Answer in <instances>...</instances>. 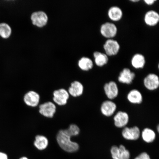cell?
<instances>
[{
    "label": "cell",
    "instance_id": "6da1fadb",
    "mask_svg": "<svg viewBox=\"0 0 159 159\" xmlns=\"http://www.w3.org/2000/svg\"><path fill=\"white\" fill-rule=\"evenodd\" d=\"M72 137V134L67 129L60 130L57 134V143L61 148L67 152H76L79 149V144L71 140Z\"/></svg>",
    "mask_w": 159,
    "mask_h": 159
},
{
    "label": "cell",
    "instance_id": "7a4b0ae2",
    "mask_svg": "<svg viewBox=\"0 0 159 159\" xmlns=\"http://www.w3.org/2000/svg\"><path fill=\"white\" fill-rule=\"evenodd\" d=\"M31 20L34 25L41 28L47 25L48 17L46 13L43 11H35L31 16Z\"/></svg>",
    "mask_w": 159,
    "mask_h": 159
},
{
    "label": "cell",
    "instance_id": "3957f363",
    "mask_svg": "<svg viewBox=\"0 0 159 159\" xmlns=\"http://www.w3.org/2000/svg\"><path fill=\"white\" fill-rule=\"evenodd\" d=\"M101 34L108 39H112L116 36L118 29L114 23L107 22L101 25L100 30Z\"/></svg>",
    "mask_w": 159,
    "mask_h": 159
},
{
    "label": "cell",
    "instance_id": "277c9868",
    "mask_svg": "<svg viewBox=\"0 0 159 159\" xmlns=\"http://www.w3.org/2000/svg\"><path fill=\"white\" fill-rule=\"evenodd\" d=\"M105 53L108 56H113L116 55L120 49V45L116 40L108 39L105 41L103 46Z\"/></svg>",
    "mask_w": 159,
    "mask_h": 159
},
{
    "label": "cell",
    "instance_id": "5b68a950",
    "mask_svg": "<svg viewBox=\"0 0 159 159\" xmlns=\"http://www.w3.org/2000/svg\"><path fill=\"white\" fill-rule=\"evenodd\" d=\"M111 156L113 159H129L130 158V152L123 145L119 147L113 146L111 149Z\"/></svg>",
    "mask_w": 159,
    "mask_h": 159
},
{
    "label": "cell",
    "instance_id": "8992f818",
    "mask_svg": "<svg viewBox=\"0 0 159 159\" xmlns=\"http://www.w3.org/2000/svg\"><path fill=\"white\" fill-rule=\"evenodd\" d=\"M53 100L60 106H63L67 104L69 97L68 91L64 89L55 90L53 93Z\"/></svg>",
    "mask_w": 159,
    "mask_h": 159
},
{
    "label": "cell",
    "instance_id": "52a82bcc",
    "mask_svg": "<svg viewBox=\"0 0 159 159\" xmlns=\"http://www.w3.org/2000/svg\"><path fill=\"white\" fill-rule=\"evenodd\" d=\"M39 112L47 118H52L56 112V107L51 102L43 103L39 106Z\"/></svg>",
    "mask_w": 159,
    "mask_h": 159
},
{
    "label": "cell",
    "instance_id": "ba28073f",
    "mask_svg": "<svg viewBox=\"0 0 159 159\" xmlns=\"http://www.w3.org/2000/svg\"><path fill=\"white\" fill-rule=\"evenodd\" d=\"M143 83L145 87L148 90H156L159 86V78L158 75L154 73H150L145 77Z\"/></svg>",
    "mask_w": 159,
    "mask_h": 159
},
{
    "label": "cell",
    "instance_id": "9c48e42d",
    "mask_svg": "<svg viewBox=\"0 0 159 159\" xmlns=\"http://www.w3.org/2000/svg\"><path fill=\"white\" fill-rule=\"evenodd\" d=\"M140 131L138 127L132 128L125 127L122 131V136L125 139L128 140H136L140 136Z\"/></svg>",
    "mask_w": 159,
    "mask_h": 159
},
{
    "label": "cell",
    "instance_id": "30bf717a",
    "mask_svg": "<svg viewBox=\"0 0 159 159\" xmlns=\"http://www.w3.org/2000/svg\"><path fill=\"white\" fill-rule=\"evenodd\" d=\"M104 90L107 97L111 100L116 98L119 94L118 85L114 81L106 83L104 86Z\"/></svg>",
    "mask_w": 159,
    "mask_h": 159
},
{
    "label": "cell",
    "instance_id": "8fae6325",
    "mask_svg": "<svg viewBox=\"0 0 159 159\" xmlns=\"http://www.w3.org/2000/svg\"><path fill=\"white\" fill-rule=\"evenodd\" d=\"M40 100V96L38 93L34 91H29L24 95V101L28 106L34 107L38 106Z\"/></svg>",
    "mask_w": 159,
    "mask_h": 159
},
{
    "label": "cell",
    "instance_id": "7c38bea8",
    "mask_svg": "<svg viewBox=\"0 0 159 159\" xmlns=\"http://www.w3.org/2000/svg\"><path fill=\"white\" fill-rule=\"evenodd\" d=\"M135 77V74L132 72L130 69L125 68L119 74L118 80L119 82L127 84H130L133 82Z\"/></svg>",
    "mask_w": 159,
    "mask_h": 159
},
{
    "label": "cell",
    "instance_id": "4fadbf2b",
    "mask_svg": "<svg viewBox=\"0 0 159 159\" xmlns=\"http://www.w3.org/2000/svg\"><path fill=\"white\" fill-rule=\"evenodd\" d=\"M114 124L117 128H125L129 121V116L127 113L123 111H119L114 118Z\"/></svg>",
    "mask_w": 159,
    "mask_h": 159
},
{
    "label": "cell",
    "instance_id": "5bb4252c",
    "mask_svg": "<svg viewBox=\"0 0 159 159\" xmlns=\"http://www.w3.org/2000/svg\"><path fill=\"white\" fill-rule=\"evenodd\" d=\"M116 108V104L112 101H105L101 105V111L104 116L109 117L114 114Z\"/></svg>",
    "mask_w": 159,
    "mask_h": 159
},
{
    "label": "cell",
    "instance_id": "9a60e30c",
    "mask_svg": "<svg viewBox=\"0 0 159 159\" xmlns=\"http://www.w3.org/2000/svg\"><path fill=\"white\" fill-rule=\"evenodd\" d=\"M144 20L147 25L149 26H154L157 25L159 22V14L157 12L154 10H150L145 14Z\"/></svg>",
    "mask_w": 159,
    "mask_h": 159
},
{
    "label": "cell",
    "instance_id": "2e32d148",
    "mask_svg": "<svg viewBox=\"0 0 159 159\" xmlns=\"http://www.w3.org/2000/svg\"><path fill=\"white\" fill-rule=\"evenodd\" d=\"M84 87L82 83L78 81H75L71 83L68 89V93L71 96L77 97L83 94Z\"/></svg>",
    "mask_w": 159,
    "mask_h": 159
},
{
    "label": "cell",
    "instance_id": "e0dca14e",
    "mask_svg": "<svg viewBox=\"0 0 159 159\" xmlns=\"http://www.w3.org/2000/svg\"><path fill=\"white\" fill-rule=\"evenodd\" d=\"M108 16L112 21H117L122 19L123 13L122 10L117 6H113L108 10Z\"/></svg>",
    "mask_w": 159,
    "mask_h": 159
},
{
    "label": "cell",
    "instance_id": "ac0fdd59",
    "mask_svg": "<svg viewBox=\"0 0 159 159\" xmlns=\"http://www.w3.org/2000/svg\"><path fill=\"white\" fill-rule=\"evenodd\" d=\"M146 62V59L144 56L140 53H136L133 56L131 59L132 66L136 69L143 68Z\"/></svg>",
    "mask_w": 159,
    "mask_h": 159
},
{
    "label": "cell",
    "instance_id": "d6986e66",
    "mask_svg": "<svg viewBox=\"0 0 159 159\" xmlns=\"http://www.w3.org/2000/svg\"><path fill=\"white\" fill-rule=\"evenodd\" d=\"M127 99L129 102L133 104H140L143 101L142 93L137 89L131 90L127 95Z\"/></svg>",
    "mask_w": 159,
    "mask_h": 159
},
{
    "label": "cell",
    "instance_id": "ffe728a7",
    "mask_svg": "<svg viewBox=\"0 0 159 159\" xmlns=\"http://www.w3.org/2000/svg\"><path fill=\"white\" fill-rule=\"evenodd\" d=\"M95 64L99 67H102L106 65L109 61L108 57L105 53L99 51H95L93 53Z\"/></svg>",
    "mask_w": 159,
    "mask_h": 159
},
{
    "label": "cell",
    "instance_id": "44dd1931",
    "mask_svg": "<svg viewBox=\"0 0 159 159\" xmlns=\"http://www.w3.org/2000/svg\"><path fill=\"white\" fill-rule=\"evenodd\" d=\"M78 66L81 70L88 71L92 69L94 66V63L90 58L87 57H82L79 60Z\"/></svg>",
    "mask_w": 159,
    "mask_h": 159
},
{
    "label": "cell",
    "instance_id": "7402d4cb",
    "mask_svg": "<svg viewBox=\"0 0 159 159\" xmlns=\"http://www.w3.org/2000/svg\"><path fill=\"white\" fill-rule=\"evenodd\" d=\"M35 148L39 150H43L47 148L48 145V139L43 135H37L34 143Z\"/></svg>",
    "mask_w": 159,
    "mask_h": 159
},
{
    "label": "cell",
    "instance_id": "603a6c76",
    "mask_svg": "<svg viewBox=\"0 0 159 159\" xmlns=\"http://www.w3.org/2000/svg\"><path fill=\"white\" fill-rule=\"evenodd\" d=\"M142 136L144 142L150 143L154 142L156 138V134L152 129L146 128L143 130Z\"/></svg>",
    "mask_w": 159,
    "mask_h": 159
},
{
    "label": "cell",
    "instance_id": "cb8c5ba5",
    "mask_svg": "<svg viewBox=\"0 0 159 159\" xmlns=\"http://www.w3.org/2000/svg\"><path fill=\"white\" fill-rule=\"evenodd\" d=\"M12 29L10 25L6 23H0V36L3 39H7L11 37Z\"/></svg>",
    "mask_w": 159,
    "mask_h": 159
},
{
    "label": "cell",
    "instance_id": "d4e9b609",
    "mask_svg": "<svg viewBox=\"0 0 159 159\" xmlns=\"http://www.w3.org/2000/svg\"><path fill=\"white\" fill-rule=\"evenodd\" d=\"M134 159H151L149 155L146 152L142 153Z\"/></svg>",
    "mask_w": 159,
    "mask_h": 159
},
{
    "label": "cell",
    "instance_id": "484cf974",
    "mask_svg": "<svg viewBox=\"0 0 159 159\" xmlns=\"http://www.w3.org/2000/svg\"><path fill=\"white\" fill-rule=\"evenodd\" d=\"M0 159H9L8 156L5 152H0Z\"/></svg>",
    "mask_w": 159,
    "mask_h": 159
},
{
    "label": "cell",
    "instance_id": "4316f807",
    "mask_svg": "<svg viewBox=\"0 0 159 159\" xmlns=\"http://www.w3.org/2000/svg\"><path fill=\"white\" fill-rule=\"evenodd\" d=\"M144 1L147 5L150 6L153 5L156 1V0H144Z\"/></svg>",
    "mask_w": 159,
    "mask_h": 159
},
{
    "label": "cell",
    "instance_id": "83f0119b",
    "mask_svg": "<svg viewBox=\"0 0 159 159\" xmlns=\"http://www.w3.org/2000/svg\"><path fill=\"white\" fill-rule=\"evenodd\" d=\"M139 0H131L130 1L132 2H139Z\"/></svg>",
    "mask_w": 159,
    "mask_h": 159
},
{
    "label": "cell",
    "instance_id": "f1b7e54d",
    "mask_svg": "<svg viewBox=\"0 0 159 159\" xmlns=\"http://www.w3.org/2000/svg\"><path fill=\"white\" fill-rule=\"evenodd\" d=\"M19 159H29L26 157H22L20 158Z\"/></svg>",
    "mask_w": 159,
    "mask_h": 159
},
{
    "label": "cell",
    "instance_id": "f546056e",
    "mask_svg": "<svg viewBox=\"0 0 159 159\" xmlns=\"http://www.w3.org/2000/svg\"><path fill=\"white\" fill-rule=\"evenodd\" d=\"M157 131H158V132H159V126L158 125V126H157Z\"/></svg>",
    "mask_w": 159,
    "mask_h": 159
}]
</instances>
